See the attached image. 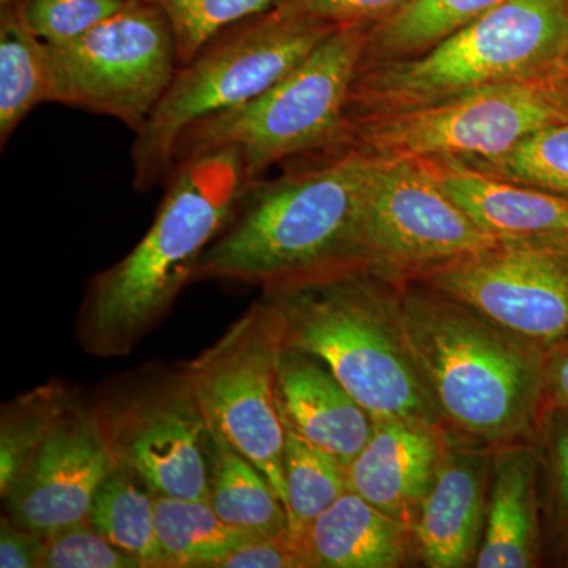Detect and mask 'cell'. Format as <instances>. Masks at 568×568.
<instances>
[{
	"instance_id": "obj_29",
	"label": "cell",
	"mask_w": 568,
	"mask_h": 568,
	"mask_svg": "<svg viewBox=\"0 0 568 568\" xmlns=\"http://www.w3.org/2000/svg\"><path fill=\"white\" fill-rule=\"evenodd\" d=\"M173 24L181 65L235 22L274 9L278 0H145Z\"/></svg>"
},
{
	"instance_id": "obj_18",
	"label": "cell",
	"mask_w": 568,
	"mask_h": 568,
	"mask_svg": "<svg viewBox=\"0 0 568 568\" xmlns=\"http://www.w3.org/2000/svg\"><path fill=\"white\" fill-rule=\"evenodd\" d=\"M444 192L496 239L568 234V197L474 170L457 159L422 160Z\"/></svg>"
},
{
	"instance_id": "obj_2",
	"label": "cell",
	"mask_w": 568,
	"mask_h": 568,
	"mask_svg": "<svg viewBox=\"0 0 568 568\" xmlns=\"http://www.w3.org/2000/svg\"><path fill=\"white\" fill-rule=\"evenodd\" d=\"M402 306L422 386L452 436L497 448L536 432L544 347L418 280H402Z\"/></svg>"
},
{
	"instance_id": "obj_6",
	"label": "cell",
	"mask_w": 568,
	"mask_h": 568,
	"mask_svg": "<svg viewBox=\"0 0 568 568\" xmlns=\"http://www.w3.org/2000/svg\"><path fill=\"white\" fill-rule=\"evenodd\" d=\"M335 29L274 7L213 37L192 61L179 67L162 102L134 133V189L149 192L168 182L175 166V149L190 126L256 99Z\"/></svg>"
},
{
	"instance_id": "obj_14",
	"label": "cell",
	"mask_w": 568,
	"mask_h": 568,
	"mask_svg": "<svg viewBox=\"0 0 568 568\" xmlns=\"http://www.w3.org/2000/svg\"><path fill=\"white\" fill-rule=\"evenodd\" d=\"M114 467L92 405L78 396L2 497L7 515L43 536L88 521L93 497Z\"/></svg>"
},
{
	"instance_id": "obj_15",
	"label": "cell",
	"mask_w": 568,
	"mask_h": 568,
	"mask_svg": "<svg viewBox=\"0 0 568 568\" xmlns=\"http://www.w3.org/2000/svg\"><path fill=\"white\" fill-rule=\"evenodd\" d=\"M493 459L491 447L450 435L435 481L413 523L414 555L424 566L463 568L476 564L484 540Z\"/></svg>"
},
{
	"instance_id": "obj_23",
	"label": "cell",
	"mask_w": 568,
	"mask_h": 568,
	"mask_svg": "<svg viewBox=\"0 0 568 568\" xmlns=\"http://www.w3.org/2000/svg\"><path fill=\"white\" fill-rule=\"evenodd\" d=\"M207 500L215 514L234 528L260 536L290 532L286 507L267 477L215 436Z\"/></svg>"
},
{
	"instance_id": "obj_24",
	"label": "cell",
	"mask_w": 568,
	"mask_h": 568,
	"mask_svg": "<svg viewBox=\"0 0 568 568\" xmlns=\"http://www.w3.org/2000/svg\"><path fill=\"white\" fill-rule=\"evenodd\" d=\"M153 503L168 568H219L234 549L260 536L224 523L209 500L153 495Z\"/></svg>"
},
{
	"instance_id": "obj_22",
	"label": "cell",
	"mask_w": 568,
	"mask_h": 568,
	"mask_svg": "<svg viewBox=\"0 0 568 568\" xmlns=\"http://www.w3.org/2000/svg\"><path fill=\"white\" fill-rule=\"evenodd\" d=\"M506 0H409L369 26L361 65L410 58L484 17Z\"/></svg>"
},
{
	"instance_id": "obj_8",
	"label": "cell",
	"mask_w": 568,
	"mask_h": 568,
	"mask_svg": "<svg viewBox=\"0 0 568 568\" xmlns=\"http://www.w3.org/2000/svg\"><path fill=\"white\" fill-rule=\"evenodd\" d=\"M562 121L568 111L556 82H511L413 110L346 119L325 152L354 151L381 160L491 159Z\"/></svg>"
},
{
	"instance_id": "obj_3",
	"label": "cell",
	"mask_w": 568,
	"mask_h": 568,
	"mask_svg": "<svg viewBox=\"0 0 568 568\" xmlns=\"http://www.w3.org/2000/svg\"><path fill=\"white\" fill-rule=\"evenodd\" d=\"M246 185L235 149L175 163L155 219L119 263L93 276L77 320L78 342L95 357H122L162 323L201 256L222 233Z\"/></svg>"
},
{
	"instance_id": "obj_27",
	"label": "cell",
	"mask_w": 568,
	"mask_h": 568,
	"mask_svg": "<svg viewBox=\"0 0 568 568\" xmlns=\"http://www.w3.org/2000/svg\"><path fill=\"white\" fill-rule=\"evenodd\" d=\"M283 469L290 537L295 545L313 519L349 489L347 467L298 435L286 422Z\"/></svg>"
},
{
	"instance_id": "obj_13",
	"label": "cell",
	"mask_w": 568,
	"mask_h": 568,
	"mask_svg": "<svg viewBox=\"0 0 568 568\" xmlns=\"http://www.w3.org/2000/svg\"><path fill=\"white\" fill-rule=\"evenodd\" d=\"M422 160L375 159L366 186L362 261L396 280L495 244Z\"/></svg>"
},
{
	"instance_id": "obj_4",
	"label": "cell",
	"mask_w": 568,
	"mask_h": 568,
	"mask_svg": "<svg viewBox=\"0 0 568 568\" xmlns=\"http://www.w3.org/2000/svg\"><path fill=\"white\" fill-rule=\"evenodd\" d=\"M261 298L283 343L323 361L373 420L439 422L407 345L402 280L355 263L265 287Z\"/></svg>"
},
{
	"instance_id": "obj_7",
	"label": "cell",
	"mask_w": 568,
	"mask_h": 568,
	"mask_svg": "<svg viewBox=\"0 0 568 568\" xmlns=\"http://www.w3.org/2000/svg\"><path fill=\"white\" fill-rule=\"evenodd\" d=\"M368 29L369 24L335 29L256 99L194 123L179 141L175 163L197 153L235 149L250 183L274 164L327 151L345 125Z\"/></svg>"
},
{
	"instance_id": "obj_28",
	"label": "cell",
	"mask_w": 568,
	"mask_h": 568,
	"mask_svg": "<svg viewBox=\"0 0 568 568\" xmlns=\"http://www.w3.org/2000/svg\"><path fill=\"white\" fill-rule=\"evenodd\" d=\"M459 162L495 178L568 197V121L549 123L503 155Z\"/></svg>"
},
{
	"instance_id": "obj_35",
	"label": "cell",
	"mask_w": 568,
	"mask_h": 568,
	"mask_svg": "<svg viewBox=\"0 0 568 568\" xmlns=\"http://www.w3.org/2000/svg\"><path fill=\"white\" fill-rule=\"evenodd\" d=\"M47 536L18 525L9 515L0 521V567L41 568Z\"/></svg>"
},
{
	"instance_id": "obj_1",
	"label": "cell",
	"mask_w": 568,
	"mask_h": 568,
	"mask_svg": "<svg viewBox=\"0 0 568 568\" xmlns=\"http://www.w3.org/2000/svg\"><path fill=\"white\" fill-rule=\"evenodd\" d=\"M375 159L316 153L274 181L246 183L222 233L205 248L193 282L261 290L362 261L366 186Z\"/></svg>"
},
{
	"instance_id": "obj_19",
	"label": "cell",
	"mask_w": 568,
	"mask_h": 568,
	"mask_svg": "<svg viewBox=\"0 0 568 568\" xmlns=\"http://www.w3.org/2000/svg\"><path fill=\"white\" fill-rule=\"evenodd\" d=\"M295 548L304 568H396L414 552L413 529L347 489Z\"/></svg>"
},
{
	"instance_id": "obj_31",
	"label": "cell",
	"mask_w": 568,
	"mask_h": 568,
	"mask_svg": "<svg viewBox=\"0 0 568 568\" xmlns=\"http://www.w3.org/2000/svg\"><path fill=\"white\" fill-rule=\"evenodd\" d=\"M41 568H141V564L82 521L47 536Z\"/></svg>"
},
{
	"instance_id": "obj_38",
	"label": "cell",
	"mask_w": 568,
	"mask_h": 568,
	"mask_svg": "<svg viewBox=\"0 0 568 568\" xmlns=\"http://www.w3.org/2000/svg\"><path fill=\"white\" fill-rule=\"evenodd\" d=\"M20 2V0H0V6H7V3Z\"/></svg>"
},
{
	"instance_id": "obj_32",
	"label": "cell",
	"mask_w": 568,
	"mask_h": 568,
	"mask_svg": "<svg viewBox=\"0 0 568 568\" xmlns=\"http://www.w3.org/2000/svg\"><path fill=\"white\" fill-rule=\"evenodd\" d=\"M409 0H278L275 9L323 24H376L402 9Z\"/></svg>"
},
{
	"instance_id": "obj_20",
	"label": "cell",
	"mask_w": 568,
	"mask_h": 568,
	"mask_svg": "<svg viewBox=\"0 0 568 568\" xmlns=\"http://www.w3.org/2000/svg\"><path fill=\"white\" fill-rule=\"evenodd\" d=\"M537 467L536 450L526 440L496 448L484 540L474 566H536L540 551Z\"/></svg>"
},
{
	"instance_id": "obj_11",
	"label": "cell",
	"mask_w": 568,
	"mask_h": 568,
	"mask_svg": "<svg viewBox=\"0 0 568 568\" xmlns=\"http://www.w3.org/2000/svg\"><path fill=\"white\" fill-rule=\"evenodd\" d=\"M283 338L263 298L186 365L209 429L267 477L286 507V422L278 390Z\"/></svg>"
},
{
	"instance_id": "obj_26",
	"label": "cell",
	"mask_w": 568,
	"mask_h": 568,
	"mask_svg": "<svg viewBox=\"0 0 568 568\" xmlns=\"http://www.w3.org/2000/svg\"><path fill=\"white\" fill-rule=\"evenodd\" d=\"M77 398L69 384L51 381L2 406L0 496L10 491Z\"/></svg>"
},
{
	"instance_id": "obj_25",
	"label": "cell",
	"mask_w": 568,
	"mask_h": 568,
	"mask_svg": "<svg viewBox=\"0 0 568 568\" xmlns=\"http://www.w3.org/2000/svg\"><path fill=\"white\" fill-rule=\"evenodd\" d=\"M88 521L141 568H168L153 493L132 470L119 466L111 470L93 497Z\"/></svg>"
},
{
	"instance_id": "obj_17",
	"label": "cell",
	"mask_w": 568,
	"mask_h": 568,
	"mask_svg": "<svg viewBox=\"0 0 568 568\" xmlns=\"http://www.w3.org/2000/svg\"><path fill=\"white\" fill-rule=\"evenodd\" d=\"M278 390L284 418L298 435L349 467L375 420L323 361L283 343Z\"/></svg>"
},
{
	"instance_id": "obj_34",
	"label": "cell",
	"mask_w": 568,
	"mask_h": 568,
	"mask_svg": "<svg viewBox=\"0 0 568 568\" xmlns=\"http://www.w3.org/2000/svg\"><path fill=\"white\" fill-rule=\"evenodd\" d=\"M219 568H304L290 532L256 536L234 549Z\"/></svg>"
},
{
	"instance_id": "obj_30",
	"label": "cell",
	"mask_w": 568,
	"mask_h": 568,
	"mask_svg": "<svg viewBox=\"0 0 568 568\" xmlns=\"http://www.w3.org/2000/svg\"><path fill=\"white\" fill-rule=\"evenodd\" d=\"M26 24L50 47L81 39L112 17L125 0H20Z\"/></svg>"
},
{
	"instance_id": "obj_10",
	"label": "cell",
	"mask_w": 568,
	"mask_h": 568,
	"mask_svg": "<svg viewBox=\"0 0 568 568\" xmlns=\"http://www.w3.org/2000/svg\"><path fill=\"white\" fill-rule=\"evenodd\" d=\"M50 103L108 115L140 132L179 67L173 24L145 0L125 3L81 39L50 47Z\"/></svg>"
},
{
	"instance_id": "obj_37",
	"label": "cell",
	"mask_w": 568,
	"mask_h": 568,
	"mask_svg": "<svg viewBox=\"0 0 568 568\" xmlns=\"http://www.w3.org/2000/svg\"><path fill=\"white\" fill-rule=\"evenodd\" d=\"M556 91H558V95L564 108L568 111V74L560 78L559 81H556Z\"/></svg>"
},
{
	"instance_id": "obj_5",
	"label": "cell",
	"mask_w": 568,
	"mask_h": 568,
	"mask_svg": "<svg viewBox=\"0 0 568 568\" xmlns=\"http://www.w3.org/2000/svg\"><path fill=\"white\" fill-rule=\"evenodd\" d=\"M568 74V0H506L420 54L358 67L346 119Z\"/></svg>"
},
{
	"instance_id": "obj_12",
	"label": "cell",
	"mask_w": 568,
	"mask_h": 568,
	"mask_svg": "<svg viewBox=\"0 0 568 568\" xmlns=\"http://www.w3.org/2000/svg\"><path fill=\"white\" fill-rule=\"evenodd\" d=\"M414 280L544 349L568 336V234L497 239Z\"/></svg>"
},
{
	"instance_id": "obj_9",
	"label": "cell",
	"mask_w": 568,
	"mask_h": 568,
	"mask_svg": "<svg viewBox=\"0 0 568 568\" xmlns=\"http://www.w3.org/2000/svg\"><path fill=\"white\" fill-rule=\"evenodd\" d=\"M114 465L153 495L207 500L213 436L186 365H153L119 377L93 399Z\"/></svg>"
},
{
	"instance_id": "obj_16",
	"label": "cell",
	"mask_w": 568,
	"mask_h": 568,
	"mask_svg": "<svg viewBox=\"0 0 568 568\" xmlns=\"http://www.w3.org/2000/svg\"><path fill=\"white\" fill-rule=\"evenodd\" d=\"M450 435L439 422L387 418L347 467V484L369 504L413 529L422 500L435 481Z\"/></svg>"
},
{
	"instance_id": "obj_21",
	"label": "cell",
	"mask_w": 568,
	"mask_h": 568,
	"mask_svg": "<svg viewBox=\"0 0 568 568\" xmlns=\"http://www.w3.org/2000/svg\"><path fill=\"white\" fill-rule=\"evenodd\" d=\"M50 103L48 44L26 24L20 3L0 6V142L40 104Z\"/></svg>"
},
{
	"instance_id": "obj_36",
	"label": "cell",
	"mask_w": 568,
	"mask_h": 568,
	"mask_svg": "<svg viewBox=\"0 0 568 568\" xmlns=\"http://www.w3.org/2000/svg\"><path fill=\"white\" fill-rule=\"evenodd\" d=\"M568 409V336L545 349L540 425L545 418Z\"/></svg>"
},
{
	"instance_id": "obj_33",
	"label": "cell",
	"mask_w": 568,
	"mask_h": 568,
	"mask_svg": "<svg viewBox=\"0 0 568 568\" xmlns=\"http://www.w3.org/2000/svg\"><path fill=\"white\" fill-rule=\"evenodd\" d=\"M541 425H547L548 429L547 466L552 514L556 526L568 537V409L545 418Z\"/></svg>"
}]
</instances>
